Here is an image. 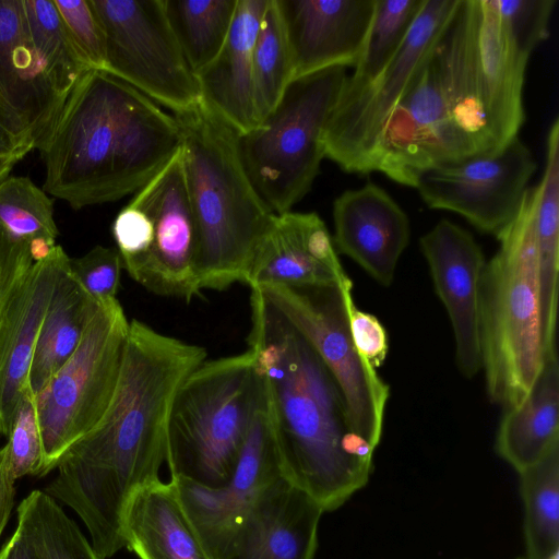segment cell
I'll return each mask as SVG.
<instances>
[{
    "instance_id": "obj_35",
    "label": "cell",
    "mask_w": 559,
    "mask_h": 559,
    "mask_svg": "<svg viewBox=\"0 0 559 559\" xmlns=\"http://www.w3.org/2000/svg\"><path fill=\"white\" fill-rule=\"evenodd\" d=\"M23 3L35 45L59 90L70 97L92 69L74 47L53 0H23Z\"/></svg>"
},
{
    "instance_id": "obj_25",
    "label": "cell",
    "mask_w": 559,
    "mask_h": 559,
    "mask_svg": "<svg viewBox=\"0 0 559 559\" xmlns=\"http://www.w3.org/2000/svg\"><path fill=\"white\" fill-rule=\"evenodd\" d=\"M122 534L139 559H212L171 480L159 478L133 495Z\"/></svg>"
},
{
    "instance_id": "obj_41",
    "label": "cell",
    "mask_w": 559,
    "mask_h": 559,
    "mask_svg": "<svg viewBox=\"0 0 559 559\" xmlns=\"http://www.w3.org/2000/svg\"><path fill=\"white\" fill-rule=\"evenodd\" d=\"M33 263L29 247L13 240L0 226V314Z\"/></svg>"
},
{
    "instance_id": "obj_23",
    "label": "cell",
    "mask_w": 559,
    "mask_h": 559,
    "mask_svg": "<svg viewBox=\"0 0 559 559\" xmlns=\"http://www.w3.org/2000/svg\"><path fill=\"white\" fill-rule=\"evenodd\" d=\"M530 57L508 38L496 0H476V69L487 124L500 148L525 121L523 90Z\"/></svg>"
},
{
    "instance_id": "obj_45",
    "label": "cell",
    "mask_w": 559,
    "mask_h": 559,
    "mask_svg": "<svg viewBox=\"0 0 559 559\" xmlns=\"http://www.w3.org/2000/svg\"><path fill=\"white\" fill-rule=\"evenodd\" d=\"M25 155H4L0 156V183L5 180L13 167L24 157Z\"/></svg>"
},
{
    "instance_id": "obj_26",
    "label": "cell",
    "mask_w": 559,
    "mask_h": 559,
    "mask_svg": "<svg viewBox=\"0 0 559 559\" xmlns=\"http://www.w3.org/2000/svg\"><path fill=\"white\" fill-rule=\"evenodd\" d=\"M559 441V360L544 358L528 393L507 408L496 437V452L518 474L540 460Z\"/></svg>"
},
{
    "instance_id": "obj_12",
    "label": "cell",
    "mask_w": 559,
    "mask_h": 559,
    "mask_svg": "<svg viewBox=\"0 0 559 559\" xmlns=\"http://www.w3.org/2000/svg\"><path fill=\"white\" fill-rule=\"evenodd\" d=\"M106 44V70L174 114L201 102L166 13V0H90Z\"/></svg>"
},
{
    "instance_id": "obj_2",
    "label": "cell",
    "mask_w": 559,
    "mask_h": 559,
    "mask_svg": "<svg viewBox=\"0 0 559 559\" xmlns=\"http://www.w3.org/2000/svg\"><path fill=\"white\" fill-rule=\"evenodd\" d=\"M248 349L282 477L330 512L364 488L376 449L350 428L340 389L305 337L251 288Z\"/></svg>"
},
{
    "instance_id": "obj_30",
    "label": "cell",
    "mask_w": 559,
    "mask_h": 559,
    "mask_svg": "<svg viewBox=\"0 0 559 559\" xmlns=\"http://www.w3.org/2000/svg\"><path fill=\"white\" fill-rule=\"evenodd\" d=\"M0 226L13 240L29 247L34 262L49 255L59 235L52 200L23 176H9L0 183Z\"/></svg>"
},
{
    "instance_id": "obj_43",
    "label": "cell",
    "mask_w": 559,
    "mask_h": 559,
    "mask_svg": "<svg viewBox=\"0 0 559 559\" xmlns=\"http://www.w3.org/2000/svg\"><path fill=\"white\" fill-rule=\"evenodd\" d=\"M14 479L11 476L7 444L0 449V536L10 519L14 502Z\"/></svg>"
},
{
    "instance_id": "obj_42",
    "label": "cell",
    "mask_w": 559,
    "mask_h": 559,
    "mask_svg": "<svg viewBox=\"0 0 559 559\" xmlns=\"http://www.w3.org/2000/svg\"><path fill=\"white\" fill-rule=\"evenodd\" d=\"M35 150L31 130L0 86V156L27 155Z\"/></svg>"
},
{
    "instance_id": "obj_15",
    "label": "cell",
    "mask_w": 559,
    "mask_h": 559,
    "mask_svg": "<svg viewBox=\"0 0 559 559\" xmlns=\"http://www.w3.org/2000/svg\"><path fill=\"white\" fill-rule=\"evenodd\" d=\"M282 478L261 393L245 444L224 485L209 488L186 479L170 480L210 556L219 559L253 506Z\"/></svg>"
},
{
    "instance_id": "obj_40",
    "label": "cell",
    "mask_w": 559,
    "mask_h": 559,
    "mask_svg": "<svg viewBox=\"0 0 559 559\" xmlns=\"http://www.w3.org/2000/svg\"><path fill=\"white\" fill-rule=\"evenodd\" d=\"M353 343L359 355L376 370L386 359L388 334L381 322L371 313L359 310L353 301L348 309Z\"/></svg>"
},
{
    "instance_id": "obj_39",
    "label": "cell",
    "mask_w": 559,
    "mask_h": 559,
    "mask_svg": "<svg viewBox=\"0 0 559 559\" xmlns=\"http://www.w3.org/2000/svg\"><path fill=\"white\" fill-rule=\"evenodd\" d=\"M122 269L117 248L96 246L70 259V272L97 304L117 298Z\"/></svg>"
},
{
    "instance_id": "obj_11",
    "label": "cell",
    "mask_w": 559,
    "mask_h": 559,
    "mask_svg": "<svg viewBox=\"0 0 559 559\" xmlns=\"http://www.w3.org/2000/svg\"><path fill=\"white\" fill-rule=\"evenodd\" d=\"M129 321L117 298L98 304L72 356L35 395L44 468L92 430L107 411L120 372Z\"/></svg>"
},
{
    "instance_id": "obj_7",
    "label": "cell",
    "mask_w": 559,
    "mask_h": 559,
    "mask_svg": "<svg viewBox=\"0 0 559 559\" xmlns=\"http://www.w3.org/2000/svg\"><path fill=\"white\" fill-rule=\"evenodd\" d=\"M252 353L205 360L181 384L170 413V478L216 488L229 478L261 399Z\"/></svg>"
},
{
    "instance_id": "obj_38",
    "label": "cell",
    "mask_w": 559,
    "mask_h": 559,
    "mask_svg": "<svg viewBox=\"0 0 559 559\" xmlns=\"http://www.w3.org/2000/svg\"><path fill=\"white\" fill-rule=\"evenodd\" d=\"M64 27L92 70H106V44L100 22L90 0H53Z\"/></svg>"
},
{
    "instance_id": "obj_32",
    "label": "cell",
    "mask_w": 559,
    "mask_h": 559,
    "mask_svg": "<svg viewBox=\"0 0 559 559\" xmlns=\"http://www.w3.org/2000/svg\"><path fill=\"white\" fill-rule=\"evenodd\" d=\"M17 527L38 559H102L75 522L44 491L34 490L21 501Z\"/></svg>"
},
{
    "instance_id": "obj_21",
    "label": "cell",
    "mask_w": 559,
    "mask_h": 559,
    "mask_svg": "<svg viewBox=\"0 0 559 559\" xmlns=\"http://www.w3.org/2000/svg\"><path fill=\"white\" fill-rule=\"evenodd\" d=\"M325 223L314 212L275 215L263 237L248 286H336L348 282Z\"/></svg>"
},
{
    "instance_id": "obj_33",
    "label": "cell",
    "mask_w": 559,
    "mask_h": 559,
    "mask_svg": "<svg viewBox=\"0 0 559 559\" xmlns=\"http://www.w3.org/2000/svg\"><path fill=\"white\" fill-rule=\"evenodd\" d=\"M424 0H376L361 56L345 80L342 95H353L372 82L402 47Z\"/></svg>"
},
{
    "instance_id": "obj_3",
    "label": "cell",
    "mask_w": 559,
    "mask_h": 559,
    "mask_svg": "<svg viewBox=\"0 0 559 559\" xmlns=\"http://www.w3.org/2000/svg\"><path fill=\"white\" fill-rule=\"evenodd\" d=\"M174 115L104 70H90L47 141L44 191L73 210L115 202L144 187L179 151Z\"/></svg>"
},
{
    "instance_id": "obj_34",
    "label": "cell",
    "mask_w": 559,
    "mask_h": 559,
    "mask_svg": "<svg viewBox=\"0 0 559 559\" xmlns=\"http://www.w3.org/2000/svg\"><path fill=\"white\" fill-rule=\"evenodd\" d=\"M293 81L292 57L277 0H269L253 48V102L259 124Z\"/></svg>"
},
{
    "instance_id": "obj_24",
    "label": "cell",
    "mask_w": 559,
    "mask_h": 559,
    "mask_svg": "<svg viewBox=\"0 0 559 559\" xmlns=\"http://www.w3.org/2000/svg\"><path fill=\"white\" fill-rule=\"evenodd\" d=\"M269 0H237L226 40L197 80L201 102L243 134L259 126L253 102L252 56Z\"/></svg>"
},
{
    "instance_id": "obj_13",
    "label": "cell",
    "mask_w": 559,
    "mask_h": 559,
    "mask_svg": "<svg viewBox=\"0 0 559 559\" xmlns=\"http://www.w3.org/2000/svg\"><path fill=\"white\" fill-rule=\"evenodd\" d=\"M461 0H424L402 47L369 84L340 94L326 123L324 155L349 174L372 173L388 121L417 69L457 10Z\"/></svg>"
},
{
    "instance_id": "obj_17",
    "label": "cell",
    "mask_w": 559,
    "mask_h": 559,
    "mask_svg": "<svg viewBox=\"0 0 559 559\" xmlns=\"http://www.w3.org/2000/svg\"><path fill=\"white\" fill-rule=\"evenodd\" d=\"M284 20L293 81L333 67L357 64L376 0H277Z\"/></svg>"
},
{
    "instance_id": "obj_14",
    "label": "cell",
    "mask_w": 559,
    "mask_h": 559,
    "mask_svg": "<svg viewBox=\"0 0 559 559\" xmlns=\"http://www.w3.org/2000/svg\"><path fill=\"white\" fill-rule=\"evenodd\" d=\"M536 169L515 136L498 151L424 171L415 189L428 207L456 213L497 238L518 215Z\"/></svg>"
},
{
    "instance_id": "obj_27",
    "label": "cell",
    "mask_w": 559,
    "mask_h": 559,
    "mask_svg": "<svg viewBox=\"0 0 559 559\" xmlns=\"http://www.w3.org/2000/svg\"><path fill=\"white\" fill-rule=\"evenodd\" d=\"M97 308L69 263L57 282L36 341L28 374L35 395L72 356Z\"/></svg>"
},
{
    "instance_id": "obj_22",
    "label": "cell",
    "mask_w": 559,
    "mask_h": 559,
    "mask_svg": "<svg viewBox=\"0 0 559 559\" xmlns=\"http://www.w3.org/2000/svg\"><path fill=\"white\" fill-rule=\"evenodd\" d=\"M323 513L282 478L253 506L219 559H314Z\"/></svg>"
},
{
    "instance_id": "obj_16",
    "label": "cell",
    "mask_w": 559,
    "mask_h": 559,
    "mask_svg": "<svg viewBox=\"0 0 559 559\" xmlns=\"http://www.w3.org/2000/svg\"><path fill=\"white\" fill-rule=\"evenodd\" d=\"M433 287L453 331L459 371L467 379L481 370L480 289L487 260L473 235L460 225L439 221L419 239Z\"/></svg>"
},
{
    "instance_id": "obj_31",
    "label": "cell",
    "mask_w": 559,
    "mask_h": 559,
    "mask_svg": "<svg viewBox=\"0 0 559 559\" xmlns=\"http://www.w3.org/2000/svg\"><path fill=\"white\" fill-rule=\"evenodd\" d=\"M237 0H166V13L191 71L199 74L221 51Z\"/></svg>"
},
{
    "instance_id": "obj_46",
    "label": "cell",
    "mask_w": 559,
    "mask_h": 559,
    "mask_svg": "<svg viewBox=\"0 0 559 559\" xmlns=\"http://www.w3.org/2000/svg\"><path fill=\"white\" fill-rule=\"evenodd\" d=\"M514 559H526L524 556H521V557H516Z\"/></svg>"
},
{
    "instance_id": "obj_1",
    "label": "cell",
    "mask_w": 559,
    "mask_h": 559,
    "mask_svg": "<svg viewBox=\"0 0 559 559\" xmlns=\"http://www.w3.org/2000/svg\"><path fill=\"white\" fill-rule=\"evenodd\" d=\"M206 349L132 320L111 402L97 425L59 460L46 493L83 521L100 555L124 547V512L133 495L159 479L176 395L206 360Z\"/></svg>"
},
{
    "instance_id": "obj_6",
    "label": "cell",
    "mask_w": 559,
    "mask_h": 559,
    "mask_svg": "<svg viewBox=\"0 0 559 559\" xmlns=\"http://www.w3.org/2000/svg\"><path fill=\"white\" fill-rule=\"evenodd\" d=\"M537 187H530L511 224L497 237L480 289L481 370L488 399L504 409L520 404L545 355L542 338L537 243Z\"/></svg>"
},
{
    "instance_id": "obj_20",
    "label": "cell",
    "mask_w": 559,
    "mask_h": 559,
    "mask_svg": "<svg viewBox=\"0 0 559 559\" xmlns=\"http://www.w3.org/2000/svg\"><path fill=\"white\" fill-rule=\"evenodd\" d=\"M0 86L39 150L69 97L35 45L23 0H0Z\"/></svg>"
},
{
    "instance_id": "obj_9",
    "label": "cell",
    "mask_w": 559,
    "mask_h": 559,
    "mask_svg": "<svg viewBox=\"0 0 559 559\" xmlns=\"http://www.w3.org/2000/svg\"><path fill=\"white\" fill-rule=\"evenodd\" d=\"M112 236L123 269L148 292L187 302L200 294L181 147L120 210Z\"/></svg>"
},
{
    "instance_id": "obj_4",
    "label": "cell",
    "mask_w": 559,
    "mask_h": 559,
    "mask_svg": "<svg viewBox=\"0 0 559 559\" xmlns=\"http://www.w3.org/2000/svg\"><path fill=\"white\" fill-rule=\"evenodd\" d=\"M498 150L480 103L472 32L457 15L392 112L372 171L415 188L430 168Z\"/></svg>"
},
{
    "instance_id": "obj_10",
    "label": "cell",
    "mask_w": 559,
    "mask_h": 559,
    "mask_svg": "<svg viewBox=\"0 0 559 559\" xmlns=\"http://www.w3.org/2000/svg\"><path fill=\"white\" fill-rule=\"evenodd\" d=\"M250 288L259 290L309 343L340 389L352 430L377 449L390 388L353 343L352 281L323 287L262 284Z\"/></svg>"
},
{
    "instance_id": "obj_37",
    "label": "cell",
    "mask_w": 559,
    "mask_h": 559,
    "mask_svg": "<svg viewBox=\"0 0 559 559\" xmlns=\"http://www.w3.org/2000/svg\"><path fill=\"white\" fill-rule=\"evenodd\" d=\"M501 25L512 45L523 55L532 52L549 36L556 0H496Z\"/></svg>"
},
{
    "instance_id": "obj_18",
    "label": "cell",
    "mask_w": 559,
    "mask_h": 559,
    "mask_svg": "<svg viewBox=\"0 0 559 559\" xmlns=\"http://www.w3.org/2000/svg\"><path fill=\"white\" fill-rule=\"evenodd\" d=\"M70 258L56 245L33 263L0 314V435L9 437L22 393L29 388L31 362L48 305Z\"/></svg>"
},
{
    "instance_id": "obj_5",
    "label": "cell",
    "mask_w": 559,
    "mask_h": 559,
    "mask_svg": "<svg viewBox=\"0 0 559 559\" xmlns=\"http://www.w3.org/2000/svg\"><path fill=\"white\" fill-rule=\"evenodd\" d=\"M174 117L197 231L199 288L222 292L236 283L248 285L257 250L275 214L247 175L239 132L202 102Z\"/></svg>"
},
{
    "instance_id": "obj_47",
    "label": "cell",
    "mask_w": 559,
    "mask_h": 559,
    "mask_svg": "<svg viewBox=\"0 0 559 559\" xmlns=\"http://www.w3.org/2000/svg\"><path fill=\"white\" fill-rule=\"evenodd\" d=\"M551 559H559V555L552 557Z\"/></svg>"
},
{
    "instance_id": "obj_28",
    "label": "cell",
    "mask_w": 559,
    "mask_h": 559,
    "mask_svg": "<svg viewBox=\"0 0 559 559\" xmlns=\"http://www.w3.org/2000/svg\"><path fill=\"white\" fill-rule=\"evenodd\" d=\"M526 559L559 555V441L519 473Z\"/></svg>"
},
{
    "instance_id": "obj_36",
    "label": "cell",
    "mask_w": 559,
    "mask_h": 559,
    "mask_svg": "<svg viewBox=\"0 0 559 559\" xmlns=\"http://www.w3.org/2000/svg\"><path fill=\"white\" fill-rule=\"evenodd\" d=\"M8 438L9 467L13 479L25 475L41 476L44 452L35 394L31 386L21 395Z\"/></svg>"
},
{
    "instance_id": "obj_44",
    "label": "cell",
    "mask_w": 559,
    "mask_h": 559,
    "mask_svg": "<svg viewBox=\"0 0 559 559\" xmlns=\"http://www.w3.org/2000/svg\"><path fill=\"white\" fill-rule=\"evenodd\" d=\"M0 559H38L21 528L16 526L11 538L0 550Z\"/></svg>"
},
{
    "instance_id": "obj_19",
    "label": "cell",
    "mask_w": 559,
    "mask_h": 559,
    "mask_svg": "<svg viewBox=\"0 0 559 559\" xmlns=\"http://www.w3.org/2000/svg\"><path fill=\"white\" fill-rule=\"evenodd\" d=\"M333 222L335 250L391 285L411 239L409 218L394 199L373 182L346 190L333 202Z\"/></svg>"
},
{
    "instance_id": "obj_8",
    "label": "cell",
    "mask_w": 559,
    "mask_h": 559,
    "mask_svg": "<svg viewBox=\"0 0 559 559\" xmlns=\"http://www.w3.org/2000/svg\"><path fill=\"white\" fill-rule=\"evenodd\" d=\"M347 78L333 67L294 80L254 129L239 134V153L258 194L275 215L311 190L324 155L323 135Z\"/></svg>"
},
{
    "instance_id": "obj_29",
    "label": "cell",
    "mask_w": 559,
    "mask_h": 559,
    "mask_svg": "<svg viewBox=\"0 0 559 559\" xmlns=\"http://www.w3.org/2000/svg\"><path fill=\"white\" fill-rule=\"evenodd\" d=\"M537 187L536 243L540 316L552 320L558 308L559 272V120L547 135L544 175Z\"/></svg>"
}]
</instances>
